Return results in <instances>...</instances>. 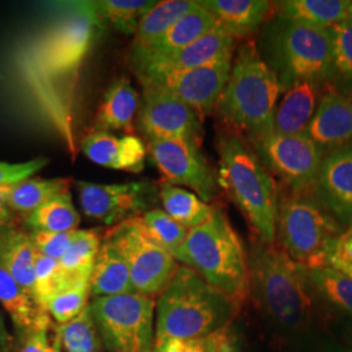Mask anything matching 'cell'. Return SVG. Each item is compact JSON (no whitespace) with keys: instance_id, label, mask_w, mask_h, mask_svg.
Here are the masks:
<instances>
[{"instance_id":"obj_20","label":"cell","mask_w":352,"mask_h":352,"mask_svg":"<svg viewBox=\"0 0 352 352\" xmlns=\"http://www.w3.org/2000/svg\"><path fill=\"white\" fill-rule=\"evenodd\" d=\"M273 120V132L304 135L315 115L320 98V82L304 80L282 93Z\"/></svg>"},{"instance_id":"obj_9","label":"cell","mask_w":352,"mask_h":352,"mask_svg":"<svg viewBox=\"0 0 352 352\" xmlns=\"http://www.w3.org/2000/svg\"><path fill=\"white\" fill-rule=\"evenodd\" d=\"M89 305L102 346L109 351H154L155 302L151 296L139 292L102 296Z\"/></svg>"},{"instance_id":"obj_35","label":"cell","mask_w":352,"mask_h":352,"mask_svg":"<svg viewBox=\"0 0 352 352\" xmlns=\"http://www.w3.org/2000/svg\"><path fill=\"white\" fill-rule=\"evenodd\" d=\"M149 234L176 261L180 260L188 235V228L177 223L162 209H151L142 215Z\"/></svg>"},{"instance_id":"obj_24","label":"cell","mask_w":352,"mask_h":352,"mask_svg":"<svg viewBox=\"0 0 352 352\" xmlns=\"http://www.w3.org/2000/svg\"><path fill=\"white\" fill-rule=\"evenodd\" d=\"M36 248L30 234L16 228H0V266L34 298Z\"/></svg>"},{"instance_id":"obj_8","label":"cell","mask_w":352,"mask_h":352,"mask_svg":"<svg viewBox=\"0 0 352 352\" xmlns=\"http://www.w3.org/2000/svg\"><path fill=\"white\" fill-rule=\"evenodd\" d=\"M309 192L279 193L276 243L307 269L329 266L336 240L342 235L336 219Z\"/></svg>"},{"instance_id":"obj_32","label":"cell","mask_w":352,"mask_h":352,"mask_svg":"<svg viewBox=\"0 0 352 352\" xmlns=\"http://www.w3.org/2000/svg\"><path fill=\"white\" fill-rule=\"evenodd\" d=\"M26 226L32 231L72 232L80 225V214L72 201L71 192L62 193L26 215Z\"/></svg>"},{"instance_id":"obj_41","label":"cell","mask_w":352,"mask_h":352,"mask_svg":"<svg viewBox=\"0 0 352 352\" xmlns=\"http://www.w3.org/2000/svg\"><path fill=\"white\" fill-rule=\"evenodd\" d=\"M49 160L46 158H36L23 164H7L0 162V187H7L17 184L23 180L34 175L39 170H42Z\"/></svg>"},{"instance_id":"obj_11","label":"cell","mask_w":352,"mask_h":352,"mask_svg":"<svg viewBox=\"0 0 352 352\" xmlns=\"http://www.w3.org/2000/svg\"><path fill=\"white\" fill-rule=\"evenodd\" d=\"M269 173L280 179L292 192H312L324 151L304 135L269 133L252 144Z\"/></svg>"},{"instance_id":"obj_1","label":"cell","mask_w":352,"mask_h":352,"mask_svg":"<svg viewBox=\"0 0 352 352\" xmlns=\"http://www.w3.org/2000/svg\"><path fill=\"white\" fill-rule=\"evenodd\" d=\"M101 26L94 1H77L68 12L23 42L13 55L16 76L30 100L74 155L76 82Z\"/></svg>"},{"instance_id":"obj_38","label":"cell","mask_w":352,"mask_h":352,"mask_svg":"<svg viewBox=\"0 0 352 352\" xmlns=\"http://www.w3.org/2000/svg\"><path fill=\"white\" fill-rule=\"evenodd\" d=\"M236 338L231 325L223 327L213 334L193 340H177L167 342L153 352H219L227 343Z\"/></svg>"},{"instance_id":"obj_7","label":"cell","mask_w":352,"mask_h":352,"mask_svg":"<svg viewBox=\"0 0 352 352\" xmlns=\"http://www.w3.org/2000/svg\"><path fill=\"white\" fill-rule=\"evenodd\" d=\"M219 184L239 206L258 239L276 243L279 189L256 151L236 135L219 142Z\"/></svg>"},{"instance_id":"obj_37","label":"cell","mask_w":352,"mask_h":352,"mask_svg":"<svg viewBox=\"0 0 352 352\" xmlns=\"http://www.w3.org/2000/svg\"><path fill=\"white\" fill-rule=\"evenodd\" d=\"M90 295V283L63 289L46 302L45 309L56 325H63L72 321L88 307Z\"/></svg>"},{"instance_id":"obj_45","label":"cell","mask_w":352,"mask_h":352,"mask_svg":"<svg viewBox=\"0 0 352 352\" xmlns=\"http://www.w3.org/2000/svg\"><path fill=\"white\" fill-rule=\"evenodd\" d=\"M13 350H14V340L6 325L3 315L0 314V352H13Z\"/></svg>"},{"instance_id":"obj_19","label":"cell","mask_w":352,"mask_h":352,"mask_svg":"<svg viewBox=\"0 0 352 352\" xmlns=\"http://www.w3.org/2000/svg\"><path fill=\"white\" fill-rule=\"evenodd\" d=\"M305 135L324 148H342L352 141V101L327 91L318 102Z\"/></svg>"},{"instance_id":"obj_43","label":"cell","mask_w":352,"mask_h":352,"mask_svg":"<svg viewBox=\"0 0 352 352\" xmlns=\"http://www.w3.org/2000/svg\"><path fill=\"white\" fill-rule=\"evenodd\" d=\"M352 264V225L346 232H343L333 245V251L329 257Z\"/></svg>"},{"instance_id":"obj_14","label":"cell","mask_w":352,"mask_h":352,"mask_svg":"<svg viewBox=\"0 0 352 352\" xmlns=\"http://www.w3.org/2000/svg\"><path fill=\"white\" fill-rule=\"evenodd\" d=\"M76 187L84 214L109 226L145 212L155 200V189L148 180L124 184L77 182Z\"/></svg>"},{"instance_id":"obj_25","label":"cell","mask_w":352,"mask_h":352,"mask_svg":"<svg viewBox=\"0 0 352 352\" xmlns=\"http://www.w3.org/2000/svg\"><path fill=\"white\" fill-rule=\"evenodd\" d=\"M218 24L219 23L213 13L209 12L200 1H197V6L192 11L183 16L155 42L142 49L131 47V55L167 54L182 50L212 32Z\"/></svg>"},{"instance_id":"obj_31","label":"cell","mask_w":352,"mask_h":352,"mask_svg":"<svg viewBox=\"0 0 352 352\" xmlns=\"http://www.w3.org/2000/svg\"><path fill=\"white\" fill-rule=\"evenodd\" d=\"M160 199L164 210L186 228H195L205 223L214 213L213 206L187 189L164 183L160 188Z\"/></svg>"},{"instance_id":"obj_29","label":"cell","mask_w":352,"mask_h":352,"mask_svg":"<svg viewBox=\"0 0 352 352\" xmlns=\"http://www.w3.org/2000/svg\"><path fill=\"white\" fill-rule=\"evenodd\" d=\"M72 186L71 177L39 179L29 177L7 189L6 200L13 213L29 215L51 199L69 192Z\"/></svg>"},{"instance_id":"obj_30","label":"cell","mask_w":352,"mask_h":352,"mask_svg":"<svg viewBox=\"0 0 352 352\" xmlns=\"http://www.w3.org/2000/svg\"><path fill=\"white\" fill-rule=\"evenodd\" d=\"M196 6V0L157 1L151 11L141 19L132 49H142L155 42Z\"/></svg>"},{"instance_id":"obj_47","label":"cell","mask_w":352,"mask_h":352,"mask_svg":"<svg viewBox=\"0 0 352 352\" xmlns=\"http://www.w3.org/2000/svg\"><path fill=\"white\" fill-rule=\"evenodd\" d=\"M219 352H239V340H238V337L235 340H231L230 343H227L226 346Z\"/></svg>"},{"instance_id":"obj_36","label":"cell","mask_w":352,"mask_h":352,"mask_svg":"<svg viewBox=\"0 0 352 352\" xmlns=\"http://www.w3.org/2000/svg\"><path fill=\"white\" fill-rule=\"evenodd\" d=\"M308 279L311 287L320 292L329 302L352 314L351 277L331 266H324L308 269Z\"/></svg>"},{"instance_id":"obj_49","label":"cell","mask_w":352,"mask_h":352,"mask_svg":"<svg viewBox=\"0 0 352 352\" xmlns=\"http://www.w3.org/2000/svg\"><path fill=\"white\" fill-rule=\"evenodd\" d=\"M54 343H55V347H56V352H62V349H60V344L58 343V340H54Z\"/></svg>"},{"instance_id":"obj_46","label":"cell","mask_w":352,"mask_h":352,"mask_svg":"<svg viewBox=\"0 0 352 352\" xmlns=\"http://www.w3.org/2000/svg\"><path fill=\"white\" fill-rule=\"evenodd\" d=\"M329 266H331V267H334V269L342 272L343 274H346V276L352 278V264L340 261V260H337V258H330V260H329Z\"/></svg>"},{"instance_id":"obj_3","label":"cell","mask_w":352,"mask_h":352,"mask_svg":"<svg viewBox=\"0 0 352 352\" xmlns=\"http://www.w3.org/2000/svg\"><path fill=\"white\" fill-rule=\"evenodd\" d=\"M282 88L266 65L254 42L244 43L215 110L222 120L251 144L273 132V120Z\"/></svg>"},{"instance_id":"obj_5","label":"cell","mask_w":352,"mask_h":352,"mask_svg":"<svg viewBox=\"0 0 352 352\" xmlns=\"http://www.w3.org/2000/svg\"><path fill=\"white\" fill-rule=\"evenodd\" d=\"M179 263L193 269L239 309L251 294L248 254L226 214L217 208L205 223L189 230Z\"/></svg>"},{"instance_id":"obj_27","label":"cell","mask_w":352,"mask_h":352,"mask_svg":"<svg viewBox=\"0 0 352 352\" xmlns=\"http://www.w3.org/2000/svg\"><path fill=\"white\" fill-rule=\"evenodd\" d=\"M101 228L77 230L75 240L63 258L59 260L65 282L69 287L90 283L96 258L101 250Z\"/></svg>"},{"instance_id":"obj_22","label":"cell","mask_w":352,"mask_h":352,"mask_svg":"<svg viewBox=\"0 0 352 352\" xmlns=\"http://www.w3.org/2000/svg\"><path fill=\"white\" fill-rule=\"evenodd\" d=\"M200 3L234 38L256 33L264 25L274 6L266 0H202Z\"/></svg>"},{"instance_id":"obj_23","label":"cell","mask_w":352,"mask_h":352,"mask_svg":"<svg viewBox=\"0 0 352 352\" xmlns=\"http://www.w3.org/2000/svg\"><path fill=\"white\" fill-rule=\"evenodd\" d=\"M90 292L94 298L136 292L126 258L110 240H102L90 277Z\"/></svg>"},{"instance_id":"obj_6","label":"cell","mask_w":352,"mask_h":352,"mask_svg":"<svg viewBox=\"0 0 352 352\" xmlns=\"http://www.w3.org/2000/svg\"><path fill=\"white\" fill-rule=\"evenodd\" d=\"M248 267L251 294L265 312L283 327H304L312 309L308 269L277 243L258 238L251 245Z\"/></svg>"},{"instance_id":"obj_42","label":"cell","mask_w":352,"mask_h":352,"mask_svg":"<svg viewBox=\"0 0 352 352\" xmlns=\"http://www.w3.org/2000/svg\"><path fill=\"white\" fill-rule=\"evenodd\" d=\"M20 352H56L54 340H49V329L30 331L21 340Z\"/></svg>"},{"instance_id":"obj_17","label":"cell","mask_w":352,"mask_h":352,"mask_svg":"<svg viewBox=\"0 0 352 352\" xmlns=\"http://www.w3.org/2000/svg\"><path fill=\"white\" fill-rule=\"evenodd\" d=\"M312 192L325 209L351 226L352 144L324 155Z\"/></svg>"},{"instance_id":"obj_40","label":"cell","mask_w":352,"mask_h":352,"mask_svg":"<svg viewBox=\"0 0 352 352\" xmlns=\"http://www.w3.org/2000/svg\"><path fill=\"white\" fill-rule=\"evenodd\" d=\"M77 231V230H76ZM76 231L72 232H50L32 231L30 238L38 252L55 260H62L75 240Z\"/></svg>"},{"instance_id":"obj_12","label":"cell","mask_w":352,"mask_h":352,"mask_svg":"<svg viewBox=\"0 0 352 352\" xmlns=\"http://www.w3.org/2000/svg\"><path fill=\"white\" fill-rule=\"evenodd\" d=\"M149 153L164 183L188 187L202 201L213 200L217 182L199 144L183 139L149 140Z\"/></svg>"},{"instance_id":"obj_26","label":"cell","mask_w":352,"mask_h":352,"mask_svg":"<svg viewBox=\"0 0 352 352\" xmlns=\"http://www.w3.org/2000/svg\"><path fill=\"white\" fill-rule=\"evenodd\" d=\"M139 109V93L126 77L113 81L98 107L94 131L110 132L124 129L131 132Z\"/></svg>"},{"instance_id":"obj_2","label":"cell","mask_w":352,"mask_h":352,"mask_svg":"<svg viewBox=\"0 0 352 352\" xmlns=\"http://www.w3.org/2000/svg\"><path fill=\"white\" fill-rule=\"evenodd\" d=\"M154 350L171 340L201 338L231 325L239 308L188 266H179L158 295Z\"/></svg>"},{"instance_id":"obj_44","label":"cell","mask_w":352,"mask_h":352,"mask_svg":"<svg viewBox=\"0 0 352 352\" xmlns=\"http://www.w3.org/2000/svg\"><path fill=\"white\" fill-rule=\"evenodd\" d=\"M7 187H0V228L13 227V212L8 206L6 196H7Z\"/></svg>"},{"instance_id":"obj_18","label":"cell","mask_w":352,"mask_h":352,"mask_svg":"<svg viewBox=\"0 0 352 352\" xmlns=\"http://www.w3.org/2000/svg\"><path fill=\"white\" fill-rule=\"evenodd\" d=\"M81 148L91 162L102 167L140 173L145 166L146 148L133 135L116 138L111 132L93 131L82 140Z\"/></svg>"},{"instance_id":"obj_33","label":"cell","mask_w":352,"mask_h":352,"mask_svg":"<svg viewBox=\"0 0 352 352\" xmlns=\"http://www.w3.org/2000/svg\"><path fill=\"white\" fill-rule=\"evenodd\" d=\"M90 304V302H89ZM65 352H100L102 340L88 305L72 321L56 325L55 337Z\"/></svg>"},{"instance_id":"obj_16","label":"cell","mask_w":352,"mask_h":352,"mask_svg":"<svg viewBox=\"0 0 352 352\" xmlns=\"http://www.w3.org/2000/svg\"><path fill=\"white\" fill-rule=\"evenodd\" d=\"M232 68V59L187 71L170 72L140 81L168 90L199 115L215 110Z\"/></svg>"},{"instance_id":"obj_28","label":"cell","mask_w":352,"mask_h":352,"mask_svg":"<svg viewBox=\"0 0 352 352\" xmlns=\"http://www.w3.org/2000/svg\"><path fill=\"white\" fill-rule=\"evenodd\" d=\"M276 16L329 29L346 21V0H283L274 3Z\"/></svg>"},{"instance_id":"obj_4","label":"cell","mask_w":352,"mask_h":352,"mask_svg":"<svg viewBox=\"0 0 352 352\" xmlns=\"http://www.w3.org/2000/svg\"><path fill=\"white\" fill-rule=\"evenodd\" d=\"M256 49L276 74L282 93L294 84L334 75L330 30L273 16L260 28Z\"/></svg>"},{"instance_id":"obj_15","label":"cell","mask_w":352,"mask_h":352,"mask_svg":"<svg viewBox=\"0 0 352 352\" xmlns=\"http://www.w3.org/2000/svg\"><path fill=\"white\" fill-rule=\"evenodd\" d=\"M235 38L221 24L182 50L167 54L131 55V64L140 81L170 72L199 68L232 59Z\"/></svg>"},{"instance_id":"obj_10","label":"cell","mask_w":352,"mask_h":352,"mask_svg":"<svg viewBox=\"0 0 352 352\" xmlns=\"http://www.w3.org/2000/svg\"><path fill=\"white\" fill-rule=\"evenodd\" d=\"M103 239L110 240L126 258L135 291L154 298L175 276V258L153 239L142 217H131L111 226Z\"/></svg>"},{"instance_id":"obj_21","label":"cell","mask_w":352,"mask_h":352,"mask_svg":"<svg viewBox=\"0 0 352 352\" xmlns=\"http://www.w3.org/2000/svg\"><path fill=\"white\" fill-rule=\"evenodd\" d=\"M0 304L12 318L13 325L23 340L38 329H50L51 317L36 299L21 287L14 278L0 266Z\"/></svg>"},{"instance_id":"obj_39","label":"cell","mask_w":352,"mask_h":352,"mask_svg":"<svg viewBox=\"0 0 352 352\" xmlns=\"http://www.w3.org/2000/svg\"><path fill=\"white\" fill-rule=\"evenodd\" d=\"M333 49V69L352 78V25L347 21L329 28Z\"/></svg>"},{"instance_id":"obj_34","label":"cell","mask_w":352,"mask_h":352,"mask_svg":"<svg viewBox=\"0 0 352 352\" xmlns=\"http://www.w3.org/2000/svg\"><path fill=\"white\" fill-rule=\"evenodd\" d=\"M157 4L153 0L94 1L102 21H107L124 34H136L141 19Z\"/></svg>"},{"instance_id":"obj_13","label":"cell","mask_w":352,"mask_h":352,"mask_svg":"<svg viewBox=\"0 0 352 352\" xmlns=\"http://www.w3.org/2000/svg\"><path fill=\"white\" fill-rule=\"evenodd\" d=\"M140 109L139 126L149 140L183 139L200 145V115L168 90L145 84Z\"/></svg>"},{"instance_id":"obj_48","label":"cell","mask_w":352,"mask_h":352,"mask_svg":"<svg viewBox=\"0 0 352 352\" xmlns=\"http://www.w3.org/2000/svg\"><path fill=\"white\" fill-rule=\"evenodd\" d=\"M346 21L350 23L352 25V1H349V7H347V17Z\"/></svg>"}]
</instances>
